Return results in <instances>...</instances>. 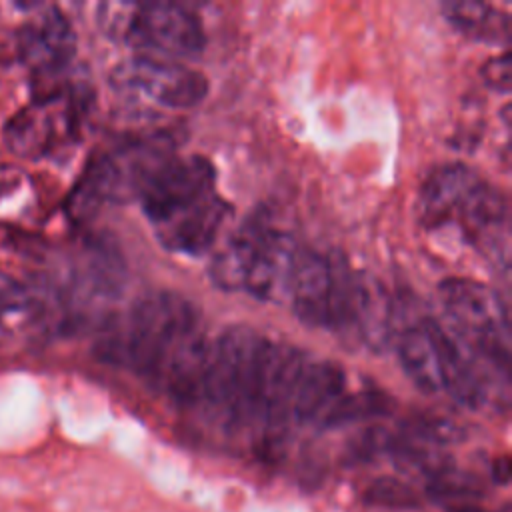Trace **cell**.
Listing matches in <instances>:
<instances>
[{
    "mask_svg": "<svg viewBox=\"0 0 512 512\" xmlns=\"http://www.w3.org/2000/svg\"><path fill=\"white\" fill-rule=\"evenodd\" d=\"M428 320H430V330L436 344L440 390H446L450 398L464 408H470V410L482 408L488 400V390H490L488 372L482 368L486 364L478 356H474L438 320H432V318Z\"/></svg>",
    "mask_w": 512,
    "mask_h": 512,
    "instance_id": "5bb4252c",
    "label": "cell"
},
{
    "mask_svg": "<svg viewBox=\"0 0 512 512\" xmlns=\"http://www.w3.org/2000/svg\"><path fill=\"white\" fill-rule=\"evenodd\" d=\"M348 330L374 352L386 350L394 340V304L382 284L364 272H356Z\"/></svg>",
    "mask_w": 512,
    "mask_h": 512,
    "instance_id": "e0dca14e",
    "label": "cell"
},
{
    "mask_svg": "<svg viewBox=\"0 0 512 512\" xmlns=\"http://www.w3.org/2000/svg\"><path fill=\"white\" fill-rule=\"evenodd\" d=\"M230 214V204L214 190L194 206L156 226V238L168 252L204 256L216 244Z\"/></svg>",
    "mask_w": 512,
    "mask_h": 512,
    "instance_id": "9a60e30c",
    "label": "cell"
},
{
    "mask_svg": "<svg viewBox=\"0 0 512 512\" xmlns=\"http://www.w3.org/2000/svg\"><path fill=\"white\" fill-rule=\"evenodd\" d=\"M40 316V298L16 276L0 270V340L28 328Z\"/></svg>",
    "mask_w": 512,
    "mask_h": 512,
    "instance_id": "44dd1931",
    "label": "cell"
},
{
    "mask_svg": "<svg viewBox=\"0 0 512 512\" xmlns=\"http://www.w3.org/2000/svg\"><path fill=\"white\" fill-rule=\"evenodd\" d=\"M268 342L242 324L228 326L212 340L198 404L222 416L226 428L254 424L258 376Z\"/></svg>",
    "mask_w": 512,
    "mask_h": 512,
    "instance_id": "3957f363",
    "label": "cell"
},
{
    "mask_svg": "<svg viewBox=\"0 0 512 512\" xmlns=\"http://www.w3.org/2000/svg\"><path fill=\"white\" fill-rule=\"evenodd\" d=\"M174 130H150L128 136L98 154L74 186L68 212L74 220L92 218L106 204L138 200L150 180L176 156Z\"/></svg>",
    "mask_w": 512,
    "mask_h": 512,
    "instance_id": "7a4b0ae2",
    "label": "cell"
},
{
    "mask_svg": "<svg viewBox=\"0 0 512 512\" xmlns=\"http://www.w3.org/2000/svg\"><path fill=\"white\" fill-rule=\"evenodd\" d=\"M216 170L204 156H174L144 188L138 202L156 228L214 192Z\"/></svg>",
    "mask_w": 512,
    "mask_h": 512,
    "instance_id": "30bf717a",
    "label": "cell"
},
{
    "mask_svg": "<svg viewBox=\"0 0 512 512\" xmlns=\"http://www.w3.org/2000/svg\"><path fill=\"white\" fill-rule=\"evenodd\" d=\"M84 92L74 86H56L16 112L6 128V146L22 158H38L70 138L80 126Z\"/></svg>",
    "mask_w": 512,
    "mask_h": 512,
    "instance_id": "ba28073f",
    "label": "cell"
},
{
    "mask_svg": "<svg viewBox=\"0 0 512 512\" xmlns=\"http://www.w3.org/2000/svg\"><path fill=\"white\" fill-rule=\"evenodd\" d=\"M392 410V400L376 388L344 392L334 406L318 420L322 428H340L360 420L386 416Z\"/></svg>",
    "mask_w": 512,
    "mask_h": 512,
    "instance_id": "7402d4cb",
    "label": "cell"
},
{
    "mask_svg": "<svg viewBox=\"0 0 512 512\" xmlns=\"http://www.w3.org/2000/svg\"><path fill=\"white\" fill-rule=\"evenodd\" d=\"M400 434L426 446H446L464 438V430L456 422L436 414H416L402 420Z\"/></svg>",
    "mask_w": 512,
    "mask_h": 512,
    "instance_id": "cb8c5ba5",
    "label": "cell"
},
{
    "mask_svg": "<svg viewBox=\"0 0 512 512\" xmlns=\"http://www.w3.org/2000/svg\"><path fill=\"white\" fill-rule=\"evenodd\" d=\"M306 362L308 358L300 348L282 342H268L258 376L254 424L262 428L264 440L270 448L280 442L288 422L292 420V402Z\"/></svg>",
    "mask_w": 512,
    "mask_h": 512,
    "instance_id": "9c48e42d",
    "label": "cell"
},
{
    "mask_svg": "<svg viewBox=\"0 0 512 512\" xmlns=\"http://www.w3.org/2000/svg\"><path fill=\"white\" fill-rule=\"evenodd\" d=\"M110 86L124 98L166 110H186L208 94V78L174 60L138 54L122 60L110 72Z\"/></svg>",
    "mask_w": 512,
    "mask_h": 512,
    "instance_id": "52a82bcc",
    "label": "cell"
},
{
    "mask_svg": "<svg viewBox=\"0 0 512 512\" xmlns=\"http://www.w3.org/2000/svg\"><path fill=\"white\" fill-rule=\"evenodd\" d=\"M450 332L486 366L508 378L510 322L500 296L472 278H446L438 286Z\"/></svg>",
    "mask_w": 512,
    "mask_h": 512,
    "instance_id": "5b68a950",
    "label": "cell"
},
{
    "mask_svg": "<svg viewBox=\"0 0 512 512\" xmlns=\"http://www.w3.org/2000/svg\"><path fill=\"white\" fill-rule=\"evenodd\" d=\"M364 502L368 506H380L390 510H416L420 508V496L414 488L400 478L380 476L364 490Z\"/></svg>",
    "mask_w": 512,
    "mask_h": 512,
    "instance_id": "d4e9b609",
    "label": "cell"
},
{
    "mask_svg": "<svg viewBox=\"0 0 512 512\" xmlns=\"http://www.w3.org/2000/svg\"><path fill=\"white\" fill-rule=\"evenodd\" d=\"M200 312L182 294L148 292L100 336L94 354L104 364L156 380L172 354L200 330Z\"/></svg>",
    "mask_w": 512,
    "mask_h": 512,
    "instance_id": "6da1fadb",
    "label": "cell"
},
{
    "mask_svg": "<svg viewBox=\"0 0 512 512\" xmlns=\"http://www.w3.org/2000/svg\"><path fill=\"white\" fill-rule=\"evenodd\" d=\"M344 392L346 374L340 364L330 360H308L296 386L292 420L296 424L318 422Z\"/></svg>",
    "mask_w": 512,
    "mask_h": 512,
    "instance_id": "ac0fdd59",
    "label": "cell"
},
{
    "mask_svg": "<svg viewBox=\"0 0 512 512\" xmlns=\"http://www.w3.org/2000/svg\"><path fill=\"white\" fill-rule=\"evenodd\" d=\"M354 286L356 272L346 258L302 250L288 302L302 324L344 332L350 326Z\"/></svg>",
    "mask_w": 512,
    "mask_h": 512,
    "instance_id": "8992f818",
    "label": "cell"
},
{
    "mask_svg": "<svg viewBox=\"0 0 512 512\" xmlns=\"http://www.w3.org/2000/svg\"><path fill=\"white\" fill-rule=\"evenodd\" d=\"M396 338L398 358L412 380V384L422 390L424 394H434L440 390V376H438V356L436 344L430 330V320L424 318L420 322L408 324L400 330Z\"/></svg>",
    "mask_w": 512,
    "mask_h": 512,
    "instance_id": "d6986e66",
    "label": "cell"
},
{
    "mask_svg": "<svg viewBox=\"0 0 512 512\" xmlns=\"http://www.w3.org/2000/svg\"><path fill=\"white\" fill-rule=\"evenodd\" d=\"M272 214L266 208L250 212L238 228H234L226 242L214 252L208 266V276L220 290H242L244 278L258 240L272 224Z\"/></svg>",
    "mask_w": 512,
    "mask_h": 512,
    "instance_id": "2e32d148",
    "label": "cell"
},
{
    "mask_svg": "<svg viewBox=\"0 0 512 512\" xmlns=\"http://www.w3.org/2000/svg\"><path fill=\"white\" fill-rule=\"evenodd\" d=\"M486 180L462 162L436 166L418 194V218L426 228L458 224L470 200Z\"/></svg>",
    "mask_w": 512,
    "mask_h": 512,
    "instance_id": "4fadbf2b",
    "label": "cell"
},
{
    "mask_svg": "<svg viewBox=\"0 0 512 512\" xmlns=\"http://www.w3.org/2000/svg\"><path fill=\"white\" fill-rule=\"evenodd\" d=\"M100 30L152 58H192L204 50L200 18L174 2H102Z\"/></svg>",
    "mask_w": 512,
    "mask_h": 512,
    "instance_id": "277c9868",
    "label": "cell"
},
{
    "mask_svg": "<svg viewBox=\"0 0 512 512\" xmlns=\"http://www.w3.org/2000/svg\"><path fill=\"white\" fill-rule=\"evenodd\" d=\"M18 52L34 74H62L76 52L70 20L56 6H36L18 32Z\"/></svg>",
    "mask_w": 512,
    "mask_h": 512,
    "instance_id": "8fae6325",
    "label": "cell"
},
{
    "mask_svg": "<svg viewBox=\"0 0 512 512\" xmlns=\"http://www.w3.org/2000/svg\"><path fill=\"white\" fill-rule=\"evenodd\" d=\"M492 480L498 484V486H506L510 482V458L504 454V456H498L494 462H492Z\"/></svg>",
    "mask_w": 512,
    "mask_h": 512,
    "instance_id": "4316f807",
    "label": "cell"
},
{
    "mask_svg": "<svg viewBox=\"0 0 512 512\" xmlns=\"http://www.w3.org/2000/svg\"><path fill=\"white\" fill-rule=\"evenodd\" d=\"M426 496L438 504H476L478 500L486 498L488 490L480 478L466 472H450L442 478L428 480L424 488Z\"/></svg>",
    "mask_w": 512,
    "mask_h": 512,
    "instance_id": "603a6c76",
    "label": "cell"
},
{
    "mask_svg": "<svg viewBox=\"0 0 512 512\" xmlns=\"http://www.w3.org/2000/svg\"><path fill=\"white\" fill-rule=\"evenodd\" d=\"M480 76L484 80V84L496 92H510V54L502 52L500 56H494L490 60H486V64L480 70Z\"/></svg>",
    "mask_w": 512,
    "mask_h": 512,
    "instance_id": "484cf974",
    "label": "cell"
},
{
    "mask_svg": "<svg viewBox=\"0 0 512 512\" xmlns=\"http://www.w3.org/2000/svg\"><path fill=\"white\" fill-rule=\"evenodd\" d=\"M300 254L294 236L272 222L254 248L242 290L264 302H286Z\"/></svg>",
    "mask_w": 512,
    "mask_h": 512,
    "instance_id": "7c38bea8",
    "label": "cell"
},
{
    "mask_svg": "<svg viewBox=\"0 0 512 512\" xmlns=\"http://www.w3.org/2000/svg\"><path fill=\"white\" fill-rule=\"evenodd\" d=\"M442 12L460 34L472 40L488 44H508L510 40V16L486 2H446Z\"/></svg>",
    "mask_w": 512,
    "mask_h": 512,
    "instance_id": "ffe728a7",
    "label": "cell"
}]
</instances>
